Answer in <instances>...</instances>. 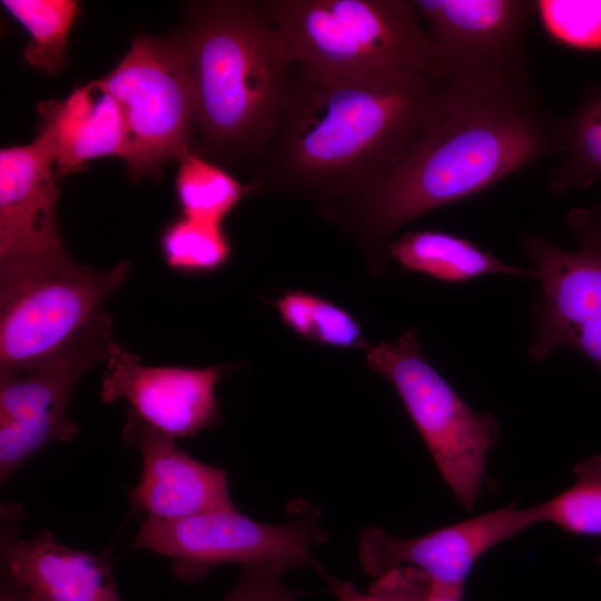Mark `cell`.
I'll return each instance as SVG.
<instances>
[{"instance_id":"cell-1","label":"cell","mask_w":601,"mask_h":601,"mask_svg":"<svg viewBox=\"0 0 601 601\" xmlns=\"http://www.w3.org/2000/svg\"><path fill=\"white\" fill-rule=\"evenodd\" d=\"M560 120L529 79L454 72L433 118L408 149L354 197L332 208L371 244L413 219L556 156Z\"/></svg>"},{"instance_id":"cell-2","label":"cell","mask_w":601,"mask_h":601,"mask_svg":"<svg viewBox=\"0 0 601 601\" xmlns=\"http://www.w3.org/2000/svg\"><path fill=\"white\" fill-rule=\"evenodd\" d=\"M450 76L395 68L331 78L296 68L254 186L321 199L325 213L348 200L421 135Z\"/></svg>"},{"instance_id":"cell-3","label":"cell","mask_w":601,"mask_h":601,"mask_svg":"<svg viewBox=\"0 0 601 601\" xmlns=\"http://www.w3.org/2000/svg\"><path fill=\"white\" fill-rule=\"evenodd\" d=\"M195 121L214 150L260 156L279 122L295 66L258 2H211L183 38Z\"/></svg>"},{"instance_id":"cell-4","label":"cell","mask_w":601,"mask_h":601,"mask_svg":"<svg viewBox=\"0 0 601 601\" xmlns=\"http://www.w3.org/2000/svg\"><path fill=\"white\" fill-rule=\"evenodd\" d=\"M262 11L280 32L295 67L331 78L395 68L439 77L453 70L412 1L267 0Z\"/></svg>"},{"instance_id":"cell-5","label":"cell","mask_w":601,"mask_h":601,"mask_svg":"<svg viewBox=\"0 0 601 601\" xmlns=\"http://www.w3.org/2000/svg\"><path fill=\"white\" fill-rule=\"evenodd\" d=\"M365 359L395 387L444 482L459 504L471 511L480 496L487 454L500 435L496 418L477 414L463 402L423 357L412 328L393 343L368 346Z\"/></svg>"},{"instance_id":"cell-6","label":"cell","mask_w":601,"mask_h":601,"mask_svg":"<svg viewBox=\"0 0 601 601\" xmlns=\"http://www.w3.org/2000/svg\"><path fill=\"white\" fill-rule=\"evenodd\" d=\"M98 80L121 110L122 159L132 178L157 176L189 152L195 105L184 39L138 35L116 68Z\"/></svg>"},{"instance_id":"cell-7","label":"cell","mask_w":601,"mask_h":601,"mask_svg":"<svg viewBox=\"0 0 601 601\" xmlns=\"http://www.w3.org/2000/svg\"><path fill=\"white\" fill-rule=\"evenodd\" d=\"M286 512L280 524L253 520L237 509L173 520L145 518L131 548L169 556L174 575L185 582L199 581L227 563L286 561L299 568L312 562V546L325 540L321 510L294 499Z\"/></svg>"},{"instance_id":"cell-8","label":"cell","mask_w":601,"mask_h":601,"mask_svg":"<svg viewBox=\"0 0 601 601\" xmlns=\"http://www.w3.org/2000/svg\"><path fill=\"white\" fill-rule=\"evenodd\" d=\"M112 318L101 312L56 351L26 364L0 367V480L4 483L32 455L53 441L79 433L68 404L76 384L107 361Z\"/></svg>"},{"instance_id":"cell-9","label":"cell","mask_w":601,"mask_h":601,"mask_svg":"<svg viewBox=\"0 0 601 601\" xmlns=\"http://www.w3.org/2000/svg\"><path fill=\"white\" fill-rule=\"evenodd\" d=\"M129 270L128 262L97 270L69 256L0 279V367L63 345L102 312Z\"/></svg>"},{"instance_id":"cell-10","label":"cell","mask_w":601,"mask_h":601,"mask_svg":"<svg viewBox=\"0 0 601 601\" xmlns=\"http://www.w3.org/2000/svg\"><path fill=\"white\" fill-rule=\"evenodd\" d=\"M453 72L529 79L526 31L538 8L524 0H411Z\"/></svg>"},{"instance_id":"cell-11","label":"cell","mask_w":601,"mask_h":601,"mask_svg":"<svg viewBox=\"0 0 601 601\" xmlns=\"http://www.w3.org/2000/svg\"><path fill=\"white\" fill-rule=\"evenodd\" d=\"M56 158L39 132L24 146L0 150V279L71 256L56 218Z\"/></svg>"},{"instance_id":"cell-12","label":"cell","mask_w":601,"mask_h":601,"mask_svg":"<svg viewBox=\"0 0 601 601\" xmlns=\"http://www.w3.org/2000/svg\"><path fill=\"white\" fill-rule=\"evenodd\" d=\"M539 523L538 504L526 509L503 506L408 539L368 525L359 536L358 559L364 572L373 579L395 568L412 566L433 583L463 587L483 554Z\"/></svg>"},{"instance_id":"cell-13","label":"cell","mask_w":601,"mask_h":601,"mask_svg":"<svg viewBox=\"0 0 601 601\" xmlns=\"http://www.w3.org/2000/svg\"><path fill=\"white\" fill-rule=\"evenodd\" d=\"M523 247L542 286L532 357L542 361L568 345L601 368V254L566 252L536 236H525Z\"/></svg>"},{"instance_id":"cell-14","label":"cell","mask_w":601,"mask_h":601,"mask_svg":"<svg viewBox=\"0 0 601 601\" xmlns=\"http://www.w3.org/2000/svg\"><path fill=\"white\" fill-rule=\"evenodd\" d=\"M220 366L188 368L146 366L139 356L116 342L102 375L100 398H126L148 425L176 439L196 434L218 423L215 387Z\"/></svg>"},{"instance_id":"cell-15","label":"cell","mask_w":601,"mask_h":601,"mask_svg":"<svg viewBox=\"0 0 601 601\" xmlns=\"http://www.w3.org/2000/svg\"><path fill=\"white\" fill-rule=\"evenodd\" d=\"M122 437L142 457L139 481L128 491L134 513L173 520L236 510L224 470L191 457L175 439L148 425L132 410L127 414Z\"/></svg>"},{"instance_id":"cell-16","label":"cell","mask_w":601,"mask_h":601,"mask_svg":"<svg viewBox=\"0 0 601 601\" xmlns=\"http://www.w3.org/2000/svg\"><path fill=\"white\" fill-rule=\"evenodd\" d=\"M0 555L32 601H122L107 558L59 543L50 531L27 540L2 523Z\"/></svg>"},{"instance_id":"cell-17","label":"cell","mask_w":601,"mask_h":601,"mask_svg":"<svg viewBox=\"0 0 601 601\" xmlns=\"http://www.w3.org/2000/svg\"><path fill=\"white\" fill-rule=\"evenodd\" d=\"M37 111L39 132L52 147L59 177L83 170L92 159L122 158V114L99 80L75 88L63 100L39 102Z\"/></svg>"},{"instance_id":"cell-18","label":"cell","mask_w":601,"mask_h":601,"mask_svg":"<svg viewBox=\"0 0 601 601\" xmlns=\"http://www.w3.org/2000/svg\"><path fill=\"white\" fill-rule=\"evenodd\" d=\"M391 256L405 269L440 280L460 283L485 274L530 276L471 242L439 230L407 231L388 246Z\"/></svg>"},{"instance_id":"cell-19","label":"cell","mask_w":601,"mask_h":601,"mask_svg":"<svg viewBox=\"0 0 601 601\" xmlns=\"http://www.w3.org/2000/svg\"><path fill=\"white\" fill-rule=\"evenodd\" d=\"M556 157L549 181L553 191L587 187L601 178V89L585 95L575 110L560 120Z\"/></svg>"},{"instance_id":"cell-20","label":"cell","mask_w":601,"mask_h":601,"mask_svg":"<svg viewBox=\"0 0 601 601\" xmlns=\"http://www.w3.org/2000/svg\"><path fill=\"white\" fill-rule=\"evenodd\" d=\"M254 185H243L219 166L188 152L180 159L176 194L184 217L220 225Z\"/></svg>"},{"instance_id":"cell-21","label":"cell","mask_w":601,"mask_h":601,"mask_svg":"<svg viewBox=\"0 0 601 601\" xmlns=\"http://www.w3.org/2000/svg\"><path fill=\"white\" fill-rule=\"evenodd\" d=\"M1 4L30 35L23 59L33 68L57 73L66 62L68 33L79 12L72 0H2Z\"/></svg>"},{"instance_id":"cell-22","label":"cell","mask_w":601,"mask_h":601,"mask_svg":"<svg viewBox=\"0 0 601 601\" xmlns=\"http://www.w3.org/2000/svg\"><path fill=\"white\" fill-rule=\"evenodd\" d=\"M282 322L306 341L338 348H363L359 324L345 308L309 292L284 293L274 302Z\"/></svg>"},{"instance_id":"cell-23","label":"cell","mask_w":601,"mask_h":601,"mask_svg":"<svg viewBox=\"0 0 601 601\" xmlns=\"http://www.w3.org/2000/svg\"><path fill=\"white\" fill-rule=\"evenodd\" d=\"M574 483L539 504L541 523L579 536L601 538V453L575 464Z\"/></svg>"},{"instance_id":"cell-24","label":"cell","mask_w":601,"mask_h":601,"mask_svg":"<svg viewBox=\"0 0 601 601\" xmlns=\"http://www.w3.org/2000/svg\"><path fill=\"white\" fill-rule=\"evenodd\" d=\"M160 247L166 263L188 273L210 272L227 263L229 242L220 225L181 217L162 231Z\"/></svg>"},{"instance_id":"cell-25","label":"cell","mask_w":601,"mask_h":601,"mask_svg":"<svg viewBox=\"0 0 601 601\" xmlns=\"http://www.w3.org/2000/svg\"><path fill=\"white\" fill-rule=\"evenodd\" d=\"M337 601H426L431 580L412 566L392 569L374 579L366 592L359 591L351 581L329 574L318 562H311Z\"/></svg>"},{"instance_id":"cell-26","label":"cell","mask_w":601,"mask_h":601,"mask_svg":"<svg viewBox=\"0 0 601 601\" xmlns=\"http://www.w3.org/2000/svg\"><path fill=\"white\" fill-rule=\"evenodd\" d=\"M295 568L298 566L286 561L244 564L223 601H297L283 581L284 574Z\"/></svg>"},{"instance_id":"cell-27","label":"cell","mask_w":601,"mask_h":601,"mask_svg":"<svg viewBox=\"0 0 601 601\" xmlns=\"http://www.w3.org/2000/svg\"><path fill=\"white\" fill-rule=\"evenodd\" d=\"M556 20H562L563 35L578 46L601 45V1H552Z\"/></svg>"},{"instance_id":"cell-28","label":"cell","mask_w":601,"mask_h":601,"mask_svg":"<svg viewBox=\"0 0 601 601\" xmlns=\"http://www.w3.org/2000/svg\"><path fill=\"white\" fill-rule=\"evenodd\" d=\"M570 224L579 236L582 247L601 254V207L591 211L574 213Z\"/></svg>"},{"instance_id":"cell-29","label":"cell","mask_w":601,"mask_h":601,"mask_svg":"<svg viewBox=\"0 0 601 601\" xmlns=\"http://www.w3.org/2000/svg\"><path fill=\"white\" fill-rule=\"evenodd\" d=\"M0 601H32L30 593L1 566Z\"/></svg>"},{"instance_id":"cell-30","label":"cell","mask_w":601,"mask_h":601,"mask_svg":"<svg viewBox=\"0 0 601 601\" xmlns=\"http://www.w3.org/2000/svg\"><path fill=\"white\" fill-rule=\"evenodd\" d=\"M462 598L463 587L442 585L431 581L426 601H462Z\"/></svg>"}]
</instances>
